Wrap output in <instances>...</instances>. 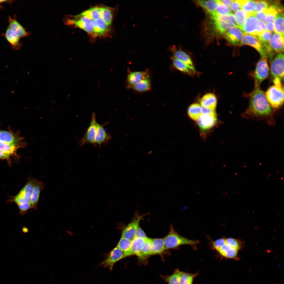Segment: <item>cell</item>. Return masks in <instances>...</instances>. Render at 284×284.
Here are the masks:
<instances>
[{
  "label": "cell",
  "mask_w": 284,
  "mask_h": 284,
  "mask_svg": "<svg viewBox=\"0 0 284 284\" xmlns=\"http://www.w3.org/2000/svg\"><path fill=\"white\" fill-rule=\"evenodd\" d=\"M272 36L271 33L267 30L263 32L259 36L254 37L260 42H263L269 44Z\"/></svg>",
  "instance_id": "obj_45"
},
{
  "label": "cell",
  "mask_w": 284,
  "mask_h": 284,
  "mask_svg": "<svg viewBox=\"0 0 284 284\" xmlns=\"http://www.w3.org/2000/svg\"><path fill=\"white\" fill-rule=\"evenodd\" d=\"M245 33L237 27H231L224 33V37L232 45L235 46H240Z\"/></svg>",
  "instance_id": "obj_8"
},
{
  "label": "cell",
  "mask_w": 284,
  "mask_h": 284,
  "mask_svg": "<svg viewBox=\"0 0 284 284\" xmlns=\"http://www.w3.org/2000/svg\"><path fill=\"white\" fill-rule=\"evenodd\" d=\"M149 74L148 71H130L128 74L127 82L128 87L131 88L144 78Z\"/></svg>",
  "instance_id": "obj_14"
},
{
  "label": "cell",
  "mask_w": 284,
  "mask_h": 284,
  "mask_svg": "<svg viewBox=\"0 0 284 284\" xmlns=\"http://www.w3.org/2000/svg\"><path fill=\"white\" fill-rule=\"evenodd\" d=\"M44 186V184L40 181H37L35 184L30 202L31 208L36 209L40 193Z\"/></svg>",
  "instance_id": "obj_17"
},
{
  "label": "cell",
  "mask_w": 284,
  "mask_h": 284,
  "mask_svg": "<svg viewBox=\"0 0 284 284\" xmlns=\"http://www.w3.org/2000/svg\"><path fill=\"white\" fill-rule=\"evenodd\" d=\"M10 155L0 150V159H8L9 158Z\"/></svg>",
  "instance_id": "obj_55"
},
{
  "label": "cell",
  "mask_w": 284,
  "mask_h": 284,
  "mask_svg": "<svg viewBox=\"0 0 284 284\" xmlns=\"http://www.w3.org/2000/svg\"><path fill=\"white\" fill-rule=\"evenodd\" d=\"M147 237L145 234L139 226L135 233L134 238H140L145 240Z\"/></svg>",
  "instance_id": "obj_49"
},
{
  "label": "cell",
  "mask_w": 284,
  "mask_h": 284,
  "mask_svg": "<svg viewBox=\"0 0 284 284\" xmlns=\"http://www.w3.org/2000/svg\"><path fill=\"white\" fill-rule=\"evenodd\" d=\"M220 254L226 258L236 259L238 250L225 244L217 251Z\"/></svg>",
  "instance_id": "obj_25"
},
{
  "label": "cell",
  "mask_w": 284,
  "mask_h": 284,
  "mask_svg": "<svg viewBox=\"0 0 284 284\" xmlns=\"http://www.w3.org/2000/svg\"><path fill=\"white\" fill-rule=\"evenodd\" d=\"M96 132L95 142L96 145L99 146L102 144L106 145L108 142L111 138V135L107 133L104 129L103 125L95 123Z\"/></svg>",
  "instance_id": "obj_13"
},
{
  "label": "cell",
  "mask_w": 284,
  "mask_h": 284,
  "mask_svg": "<svg viewBox=\"0 0 284 284\" xmlns=\"http://www.w3.org/2000/svg\"><path fill=\"white\" fill-rule=\"evenodd\" d=\"M265 11L266 14L263 21L265 23L269 22L273 23L276 16L279 13L278 11L271 5Z\"/></svg>",
  "instance_id": "obj_40"
},
{
  "label": "cell",
  "mask_w": 284,
  "mask_h": 284,
  "mask_svg": "<svg viewBox=\"0 0 284 284\" xmlns=\"http://www.w3.org/2000/svg\"><path fill=\"white\" fill-rule=\"evenodd\" d=\"M248 45L254 48L259 53L261 58L267 59V53L259 41L255 38L245 33L241 42L240 46Z\"/></svg>",
  "instance_id": "obj_9"
},
{
  "label": "cell",
  "mask_w": 284,
  "mask_h": 284,
  "mask_svg": "<svg viewBox=\"0 0 284 284\" xmlns=\"http://www.w3.org/2000/svg\"><path fill=\"white\" fill-rule=\"evenodd\" d=\"M188 113L191 118L194 120H197L202 114L201 107L198 103H193L189 106Z\"/></svg>",
  "instance_id": "obj_33"
},
{
  "label": "cell",
  "mask_w": 284,
  "mask_h": 284,
  "mask_svg": "<svg viewBox=\"0 0 284 284\" xmlns=\"http://www.w3.org/2000/svg\"><path fill=\"white\" fill-rule=\"evenodd\" d=\"M201 107L202 114L216 116L215 111L204 106H201Z\"/></svg>",
  "instance_id": "obj_50"
},
{
  "label": "cell",
  "mask_w": 284,
  "mask_h": 284,
  "mask_svg": "<svg viewBox=\"0 0 284 284\" xmlns=\"http://www.w3.org/2000/svg\"><path fill=\"white\" fill-rule=\"evenodd\" d=\"M22 139L12 133L5 131H0V141L12 145H19Z\"/></svg>",
  "instance_id": "obj_21"
},
{
  "label": "cell",
  "mask_w": 284,
  "mask_h": 284,
  "mask_svg": "<svg viewBox=\"0 0 284 284\" xmlns=\"http://www.w3.org/2000/svg\"><path fill=\"white\" fill-rule=\"evenodd\" d=\"M250 14L242 9L235 12L234 14L238 28L241 30L247 18Z\"/></svg>",
  "instance_id": "obj_34"
},
{
  "label": "cell",
  "mask_w": 284,
  "mask_h": 284,
  "mask_svg": "<svg viewBox=\"0 0 284 284\" xmlns=\"http://www.w3.org/2000/svg\"><path fill=\"white\" fill-rule=\"evenodd\" d=\"M165 250L176 248L182 245L195 246L200 242L186 238L179 235L172 227L169 234L164 238Z\"/></svg>",
  "instance_id": "obj_3"
},
{
  "label": "cell",
  "mask_w": 284,
  "mask_h": 284,
  "mask_svg": "<svg viewBox=\"0 0 284 284\" xmlns=\"http://www.w3.org/2000/svg\"><path fill=\"white\" fill-rule=\"evenodd\" d=\"M230 7L232 10L235 12L241 8L240 5L237 0H233Z\"/></svg>",
  "instance_id": "obj_52"
},
{
  "label": "cell",
  "mask_w": 284,
  "mask_h": 284,
  "mask_svg": "<svg viewBox=\"0 0 284 284\" xmlns=\"http://www.w3.org/2000/svg\"><path fill=\"white\" fill-rule=\"evenodd\" d=\"M165 250L164 238L153 239L150 255L160 254Z\"/></svg>",
  "instance_id": "obj_26"
},
{
  "label": "cell",
  "mask_w": 284,
  "mask_h": 284,
  "mask_svg": "<svg viewBox=\"0 0 284 284\" xmlns=\"http://www.w3.org/2000/svg\"><path fill=\"white\" fill-rule=\"evenodd\" d=\"M153 239L148 237L145 240L144 245L138 256L143 257L150 255Z\"/></svg>",
  "instance_id": "obj_36"
},
{
  "label": "cell",
  "mask_w": 284,
  "mask_h": 284,
  "mask_svg": "<svg viewBox=\"0 0 284 284\" xmlns=\"http://www.w3.org/2000/svg\"><path fill=\"white\" fill-rule=\"evenodd\" d=\"M183 272L176 269L171 276L164 277V279L169 284H180V279Z\"/></svg>",
  "instance_id": "obj_35"
},
{
  "label": "cell",
  "mask_w": 284,
  "mask_h": 284,
  "mask_svg": "<svg viewBox=\"0 0 284 284\" xmlns=\"http://www.w3.org/2000/svg\"><path fill=\"white\" fill-rule=\"evenodd\" d=\"M219 2L222 3L223 4L227 6L228 7H230L231 3L232 1L233 0H219Z\"/></svg>",
  "instance_id": "obj_56"
},
{
  "label": "cell",
  "mask_w": 284,
  "mask_h": 284,
  "mask_svg": "<svg viewBox=\"0 0 284 284\" xmlns=\"http://www.w3.org/2000/svg\"><path fill=\"white\" fill-rule=\"evenodd\" d=\"M216 12L218 14L222 15H226L231 13V10L228 7L226 6L219 1Z\"/></svg>",
  "instance_id": "obj_46"
},
{
  "label": "cell",
  "mask_w": 284,
  "mask_h": 284,
  "mask_svg": "<svg viewBox=\"0 0 284 284\" xmlns=\"http://www.w3.org/2000/svg\"><path fill=\"white\" fill-rule=\"evenodd\" d=\"M96 117L94 113H93L91 116V119L90 125L87 129L84 136L78 141L79 145L82 146L86 144H92L96 145L95 138L96 132L95 123Z\"/></svg>",
  "instance_id": "obj_7"
},
{
  "label": "cell",
  "mask_w": 284,
  "mask_h": 284,
  "mask_svg": "<svg viewBox=\"0 0 284 284\" xmlns=\"http://www.w3.org/2000/svg\"><path fill=\"white\" fill-rule=\"evenodd\" d=\"M253 13L249 14L241 30L245 33L255 37L257 35L256 29L258 21Z\"/></svg>",
  "instance_id": "obj_12"
},
{
  "label": "cell",
  "mask_w": 284,
  "mask_h": 284,
  "mask_svg": "<svg viewBox=\"0 0 284 284\" xmlns=\"http://www.w3.org/2000/svg\"><path fill=\"white\" fill-rule=\"evenodd\" d=\"M6 1H7L6 0H0V3Z\"/></svg>",
  "instance_id": "obj_58"
},
{
  "label": "cell",
  "mask_w": 284,
  "mask_h": 284,
  "mask_svg": "<svg viewBox=\"0 0 284 284\" xmlns=\"http://www.w3.org/2000/svg\"><path fill=\"white\" fill-rule=\"evenodd\" d=\"M37 180L33 178L29 179L27 183L18 194L19 196L30 201L31 196L34 185Z\"/></svg>",
  "instance_id": "obj_24"
},
{
  "label": "cell",
  "mask_w": 284,
  "mask_h": 284,
  "mask_svg": "<svg viewBox=\"0 0 284 284\" xmlns=\"http://www.w3.org/2000/svg\"><path fill=\"white\" fill-rule=\"evenodd\" d=\"M171 59L173 65L177 69L189 74L194 73L181 61L173 57Z\"/></svg>",
  "instance_id": "obj_41"
},
{
  "label": "cell",
  "mask_w": 284,
  "mask_h": 284,
  "mask_svg": "<svg viewBox=\"0 0 284 284\" xmlns=\"http://www.w3.org/2000/svg\"><path fill=\"white\" fill-rule=\"evenodd\" d=\"M126 257L124 253L117 247L110 252L106 258L100 264L104 267H108L111 270L117 261Z\"/></svg>",
  "instance_id": "obj_10"
},
{
  "label": "cell",
  "mask_w": 284,
  "mask_h": 284,
  "mask_svg": "<svg viewBox=\"0 0 284 284\" xmlns=\"http://www.w3.org/2000/svg\"><path fill=\"white\" fill-rule=\"evenodd\" d=\"M174 58L184 63L187 67L194 73L196 70L191 59L186 53L179 50H175L173 48Z\"/></svg>",
  "instance_id": "obj_16"
},
{
  "label": "cell",
  "mask_w": 284,
  "mask_h": 284,
  "mask_svg": "<svg viewBox=\"0 0 284 284\" xmlns=\"http://www.w3.org/2000/svg\"><path fill=\"white\" fill-rule=\"evenodd\" d=\"M196 1L199 5L203 8H205L206 4V1L197 0Z\"/></svg>",
  "instance_id": "obj_57"
},
{
  "label": "cell",
  "mask_w": 284,
  "mask_h": 284,
  "mask_svg": "<svg viewBox=\"0 0 284 284\" xmlns=\"http://www.w3.org/2000/svg\"><path fill=\"white\" fill-rule=\"evenodd\" d=\"M143 216L136 215L131 222L124 229L122 232V236L132 240L134 238L136 231L138 227L140 221Z\"/></svg>",
  "instance_id": "obj_11"
},
{
  "label": "cell",
  "mask_w": 284,
  "mask_h": 284,
  "mask_svg": "<svg viewBox=\"0 0 284 284\" xmlns=\"http://www.w3.org/2000/svg\"><path fill=\"white\" fill-rule=\"evenodd\" d=\"M145 243V240L140 238H134L131 240L130 251V256L137 255L143 248Z\"/></svg>",
  "instance_id": "obj_29"
},
{
  "label": "cell",
  "mask_w": 284,
  "mask_h": 284,
  "mask_svg": "<svg viewBox=\"0 0 284 284\" xmlns=\"http://www.w3.org/2000/svg\"><path fill=\"white\" fill-rule=\"evenodd\" d=\"M270 72L274 78H277L282 81L284 78V54L278 53L271 61Z\"/></svg>",
  "instance_id": "obj_6"
},
{
  "label": "cell",
  "mask_w": 284,
  "mask_h": 284,
  "mask_svg": "<svg viewBox=\"0 0 284 284\" xmlns=\"http://www.w3.org/2000/svg\"><path fill=\"white\" fill-rule=\"evenodd\" d=\"M256 19L259 21H263L266 16V12L265 10L257 12H255L253 13Z\"/></svg>",
  "instance_id": "obj_51"
},
{
  "label": "cell",
  "mask_w": 284,
  "mask_h": 284,
  "mask_svg": "<svg viewBox=\"0 0 284 284\" xmlns=\"http://www.w3.org/2000/svg\"><path fill=\"white\" fill-rule=\"evenodd\" d=\"M100 18L108 26L111 24L113 17L112 13L109 8L105 7L100 8Z\"/></svg>",
  "instance_id": "obj_39"
},
{
  "label": "cell",
  "mask_w": 284,
  "mask_h": 284,
  "mask_svg": "<svg viewBox=\"0 0 284 284\" xmlns=\"http://www.w3.org/2000/svg\"><path fill=\"white\" fill-rule=\"evenodd\" d=\"M5 36L6 39L13 46H16L19 43V37L15 34L9 27L6 30Z\"/></svg>",
  "instance_id": "obj_38"
},
{
  "label": "cell",
  "mask_w": 284,
  "mask_h": 284,
  "mask_svg": "<svg viewBox=\"0 0 284 284\" xmlns=\"http://www.w3.org/2000/svg\"><path fill=\"white\" fill-rule=\"evenodd\" d=\"M197 275V274H192L183 272L181 276L180 284H192L194 278Z\"/></svg>",
  "instance_id": "obj_43"
},
{
  "label": "cell",
  "mask_w": 284,
  "mask_h": 284,
  "mask_svg": "<svg viewBox=\"0 0 284 284\" xmlns=\"http://www.w3.org/2000/svg\"><path fill=\"white\" fill-rule=\"evenodd\" d=\"M273 113V110L270 105L265 93L258 87H255L250 93L248 107L241 115L248 119L264 121L273 126L275 124Z\"/></svg>",
  "instance_id": "obj_1"
},
{
  "label": "cell",
  "mask_w": 284,
  "mask_h": 284,
  "mask_svg": "<svg viewBox=\"0 0 284 284\" xmlns=\"http://www.w3.org/2000/svg\"><path fill=\"white\" fill-rule=\"evenodd\" d=\"M226 244L237 250L240 248V245L237 240L235 239L229 238L226 239Z\"/></svg>",
  "instance_id": "obj_47"
},
{
  "label": "cell",
  "mask_w": 284,
  "mask_h": 284,
  "mask_svg": "<svg viewBox=\"0 0 284 284\" xmlns=\"http://www.w3.org/2000/svg\"><path fill=\"white\" fill-rule=\"evenodd\" d=\"M130 88L139 92H145L150 90L151 88V83L149 74Z\"/></svg>",
  "instance_id": "obj_27"
},
{
  "label": "cell",
  "mask_w": 284,
  "mask_h": 284,
  "mask_svg": "<svg viewBox=\"0 0 284 284\" xmlns=\"http://www.w3.org/2000/svg\"><path fill=\"white\" fill-rule=\"evenodd\" d=\"M270 6L269 1L257 0L256 1L255 12H257L264 11Z\"/></svg>",
  "instance_id": "obj_44"
},
{
  "label": "cell",
  "mask_w": 284,
  "mask_h": 284,
  "mask_svg": "<svg viewBox=\"0 0 284 284\" xmlns=\"http://www.w3.org/2000/svg\"><path fill=\"white\" fill-rule=\"evenodd\" d=\"M19 145L8 144L0 141V150L10 156L16 153Z\"/></svg>",
  "instance_id": "obj_37"
},
{
  "label": "cell",
  "mask_w": 284,
  "mask_h": 284,
  "mask_svg": "<svg viewBox=\"0 0 284 284\" xmlns=\"http://www.w3.org/2000/svg\"><path fill=\"white\" fill-rule=\"evenodd\" d=\"M79 18L71 21L78 27L84 30L89 34H93L92 20L85 17H79Z\"/></svg>",
  "instance_id": "obj_20"
},
{
  "label": "cell",
  "mask_w": 284,
  "mask_h": 284,
  "mask_svg": "<svg viewBox=\"0 0 284 284\" xmlns=\"http://www.w3.org/2000/svg\"><path fill=\"white\" fill-rule=\"evenodd\" d=\"M273 85L270 87L265 93L267 100L271 107L277 109L283 105L284 102V87L282 80L277 78H273Z\"/></svg>",
  "instance_id": "obj_2"
},
{
  "label": "cell",
  "mask_w": 284,
  "mask_h": 284,
  "mask_svg": "<svg viewBox=\"0 0 284 284\" xmlns=\"http://www.w3.org/2000/svg\"><path fill=\"white\" fill-rule=\"evenodd\" d=\"M272 49L278 53L283 52L284 50V37L275 32L272 35L269 42Z\"/></svg>",
  "instance_id": "obj_15"
},
{
  "label": "cell",
  "mask_w": 284,
  "mask_h": 284,
  "mask_svg": "<svg viewBox=\"0 0 284 284\" xmlns=\"http://www.w3.org/2000/svg\"><path fill=\"white\" fill-rule=\"evenodd\" d=\"M237 0L240 5L242 9L249 14H253L255 12L256 1Z\"/></svg>",
  "instance_id": "obj_31"
},
{
  "label": "cell",
  "mask_w": 284,
  "mask_h": 284,
  "mask_svg": "<svg viewBox=\"0 0 284 284\" xmlns=\"http://www.w3.org/2000/svg\"><path fill=\"white\" fill-rule=\"evenodd\" d=\"M93 33L97 36L104 35L109 31L108 26L101 18L92 20Z\"/></svg>",
  "instance_id": "obj_19"
},
{
  "label": "cell",
  "mask_w": 284,
  "mask_h": 284,
  "mask_svg": "<svg viewBox=\"0 0 284 284\" xmlns=\"http://www.w3.org/2000/svg\"><path fill=\"white\" fill-rule=\"evenodd\" d=\"M217 100L215 95L212 93H208L204 95L200 100L202 106L209 108L215 111L217 105Z\"/></svg>",
  "instance_id": "obj_22"
},
{
  "label": "cell",
  "mask_w": 284,
  "mask_h": 284,
  "mask_svg": "<svg viewBox=\"0 0 284 284\" xmlns=\"http://www.w3.org/2000/svg\"><path fill=\"white\" fill-rule=\"evenodd\" d=\"M265 23L267 31L271 33L273 32L274 31V26L273 23L269 22Z\"/></svg>",
  "instance_id": "obj_54"
},
{
  "label": "cell",
  "mask_w": 284,
  "mask_h": 284,
  "mask_svg": "<svg viewBox=\"0 0 284 284\" xmlns=\"http://www.w3.org/2000/svg\"><path fill=\"white\" fill-rule=\"evenodd\" d=\"M9 27L13 32L19 38L24 37L27 33L22 26L16 20L10 17L8 18Z\"/></svg>",
  "instance_id": "obj_23"
},
{
  "label": "cell",
  "mask_w": 284,
  "mask_h": 284,
  "mask_svg": "<svg viewBox=\"0 0 284 284\" xmlns=\"http://www.w3.org/2000/svg\"><path fill=\"white\" fill-rule=\"evenodd\" d=\"M218 4V0L207 1L204 9L210 15L211 14L216 12Z\"/></svg>",
  "instance_id": "obj_42"
},
{
  "label": "cell",
  "mask_w": 284,
  "mask_h": 284,
  "mask_svg": "<svg viewBox=\"0 0 284 284\" xmlns=\"http://www.w3.org/2000/svg\"><path fill=\"white\" fill-rule=\"evenodd\" d=\"M21 212L23 213L25 212L31 208L30 203L18 205Z\"/></svg>",
  "instance_id": "obj_53"
},
{
  "label": "cell",
  "mask_w": 284,
  "mask_h": 284,
  "mask_svg": "<svg viewBox=\"0 0 284 284\" xmlns=\"http://www.w3.org/2000/svg\"><path fill=\"white\" fill-rule=\"evenodd\" d=\"M76 17L77 18L85 17L93 20L100 18V8L96 7L90 8Z\"/></svg>",
  "instance_id": "obj_30"
},
{
  "label": "cell",
  "mask_w": 284,
  "mask_h": 284,
  "mask_svg": "<svg viewBox=\"0 0 284 284\" xmlns=\"http://www.w3.org/2000/svg\"><path fill=\"white\" fill-rule=\"evenodd\" d=\"M225 240V238H222L213 241L212 243L213 248L217 251L226 244Z\"/></svg>",
  "instance_id": "obj_48"
},
{
  "label": "cell",
  "mask_w": 284,
  "mask_h": 284,
  "mask_svg": "<svg viewBox=\"0 0 284 284\" xmlns=\"http://www.w3.org/2000/svg\"><path fill=\"white\" fill-rule=\"evenodd\" d=\"M267 60L261 58L257 63L253 74L255 87H259L268 76L269 69Z\"/></svg>",
  "instance_id": "obj_5"
},
{
  "label": "cell",
  "mask_w": 284,
  "mask_h": 284,
  "mask_svg": "<svg viewBox=\"0 0 284 284\" xmlns=\"http://www.w3.org/2000/svg\"><path fill=\"white\" fill-rule=\"evenodd\" d=\"M210 15L213 21L215 30L219 34H224L230 27L238 28L234 14L222 15L215 12Z\"/></svg>",
  "instance_id": "obj_4"
},
{
  "label": "cell",
  "mask_w": 284,
  "mask_h": 284,
  "mask_svg": "<svg viewBox=\"0 0 284 284\" xmlns=\"http://www.w3.org/2000/svg\"><path fill=\"white\" fill-rule=\"evenodd\" d=\"M131 240L122 236L119 241L116 247L123 251L126 257L130 256V251Z\"/></svg>",
  "instance_id": "obj_32"
},
{
  "label": "cell",
  "mask_w": 284,
  "mask_h": 284,
  "mask_svg": "<svg viewBox=\"0 0 284 284\" xmlns=\"http://www.w3.org/2000/svg\"></svg>",
  "instance_id": "obj_59"
},
{
  "label": "cell",
  "mask_w": 284,
  "mask_h": 284,
  "mask_svg": "<svg viewBox=\"0 0 284 284\" xmlns=\"http://www.w3.org/2000/svg\"><path fill=\"white\" fill-rule=\"evenodd\" d=\"M274 31L284 37V13H279L273 21Z\"/></svg>",
  "instance_id": "obj_28"
},
{
  "label": "cell",
  "mask_w": 284,
  "mask_h": 284,
  "mask_svg": "<svg viewBox=\"0 0 284 284\" xmlns=\"http://www.w3.org/2000/svg\"><path fill=\"white\" fill-rule=\"evenodd\" d=\"M199 126L203 129H207L213 126L216 121V116L202 114L197 120Z\"/></svg>",
  "instance_id": "obj_18"
}]
</instances>
